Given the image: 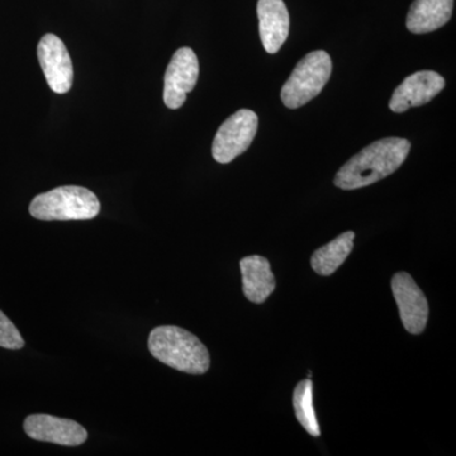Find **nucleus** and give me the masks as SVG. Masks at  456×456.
I'll return each instance as SVG.
<instances>
[{"mask_svg":"<svg viewBox=\"0 0 456 456\" xmlns=\"http://www.w3.org/2000/svg\"><path fill=\"white\" fill-rule=\"evenodd\" d=\"M411 142L387 137L364 147L336 174L334 184L344 191L368 187L397 171L410 154Z\"/></svg>","mask_w":456,"mask_h":456,"instance_id":"obj_1","label":"nucleus"},{"mask_svg":"<svg viewBox=\"0 0 456 456\" xmlns=\"http://www.w3.org/2000/svg\"><path fill=\"white\" fill-rule=\"evenodd\" d=\"M147 346L156 360L183 373L204 374L211 365L202 341L180 327H156L150 332Z\"/></svg>","mask_w":456,"mask_h":456,"instance_id":"obj_2","label":"nucleus"},{"mask_svg":"<svg viewBox=\"0 0 456 456\" xmlns=\"http://www.w3.org/2000/svg\"><path fill=\"white\" fill-rule=\"evenodd\" d=\"M101 211L97 196L83 187H60L32 200L29 213L41 221L92 220Z\"/></svg>","mask_w":456,"mask_h":456,"instance_id":"obj_3","label":"nucleus"},{"mask_svg":"<svg viewBox=\"0 0 456 456\" xmlns=\"http://www.w3.org/2000/svg\"><path fill=\"white\" fill-rule=\"evenodd\" d=\"M332 60L326 51H312L294 68L281 88L285 107L297 110L317 97L331 77Z\"/></svg>","mask_w":456,"mask_h":456,"instance_id":"obj_4","label":"nucleus"},{"mask_svg":"<svg viewBox=\"0 0 456 456\" xmlns=\"http://www.w3.org/2000/svg\"><path fill=\"white\" fill-rule=\"evenodd\" d=\"M259 127L257 114L240 110L222 123L213 140L212 155L220 164H228L251 146Z\"/></svg>","mask_w":456,"mask_h":456,"instance_id":"obj_5","label":"nucleus"},{"mask_svg":"<svg viewBox=\"0 0 456 456\" xmlns=\"http://www.w3.org/2000/svg\"><path fill=\"white\" fill-rule=\"evenodd\" d=\"M200 64L194 51L182 47L171 57L164 79V102L170 110H178L187 101V94L196 88Z\"/></svg>","mask_w":456,"mask_h":456,"instance_id":"obj_6","label":"nucleus"},{"mask_svg":"<svg viewBox=\"0 0 456 456\" xmlns=\"http://www.w3.org/2000/svg\"><path fill=\"white\" fill-rule=\"evenodd\" d=\"M392 292L404 329L412 335L422 334L428 326L430 310L421 288L408 273L401 272L392 278Z\"/></svg>","mask_w":456,"mask_h":456,"instance_id":"obj_7","label":"nucleus"},{"mask_svg":"<svg viewBox=\"0 0 456 456\" xmlns=\"http://www.w3.org/2000/svg\"><path fill=\"white\" fill-rule=\"evenodd\" d=\"M38 61L47 84L56 94H65L71 89L74 69L64 42L49 33L41 38L37 47Z\"/></svg>","mask_w":456,"mask_h":456,"instance_id":"obj_8","label":"nucleus"},{"mask_svg":"<svg viewBox=\"0 0 456 456\" xmlns=\"http://www.w3.org/2000/svg\"><path fill=\"white\" fill-rule=\"evenodd\" d=\"M445 88V79L435 71H419L407 77L393 93L389 108L395 113H404L412 107H421Z\"/></svg>","mask_w":456,"mask_h":456,"instance_id":"obj_9","label":"nucleus"},{"mask_svg":"<svg viewBox=\"0 0 456 456\" xmlns=\"http://www.w3.org/2000/svg\"><path fill=\"white\" fill-rule=\"evenodd\" d=\"M25 431L33 440L62 446H79L88 439V431L82 425L50 415L27 417Z\"/></svg>","mask_w":456,"mask_h":456,"instance_id":"obj_10","label":"nucleus"},{"mask_svg":"<svg viewBox=\"0 0 456 456\" xmlns=\"http://www.w3.org/2000/svg\"><path fill=\"white\" fill-rule=\"evenodd\" d=\"M260 38L268 53H277L289 35L290 20L283 0L257 2Z\"/></svg>","mask_w":456,"mask_h":456,"instance_id":"obj_11","label":"nucleus"},{"mask_svg":"<svg viewBox=\"0 0 456 456\" xmlns=\"http://www.w3.org/2000/svg\"><path fill=\"white\" fill-rule=\"evenodd\" d=\"M240 268L246 298L257 305L265 302L277 285L269 260L259 255H253L240 261Z\"/></svg>","mask_w":456,"mask_h":456,"instance_id":"obj_12","label":"nucleus"},{"mask_svg":"<svg viewBox=\"0 0 456 456\" xmlns=\"http://www.w3.org/2000/svg\"><path fill=\"white\" fill-rule=\"evenodd\" d=\"M454 0H415L407 16V28L415 35L436 31L452 16Z\"/></svg>","mask_w":456,"mask_h":456,"instance_id":"obj_13","label":"nucleus"},{"mask_svg":"<svg viewBox=\"0 0 456 456\" xmlns=\"http://www.w3.org/2000/svg\"><path fill=\"white\" fill-rule=\"evenodd\" d=\"M354 239H355V233L353 231H347L336 237L330 244L317 248L312 255V269L322 277L334 274L353 251Z\"/></svg>","mask_w":456,"mask_h":456,"instance_id":"obj_14","label":"nucleus"},{"mask_svg":"<svg viewBox=\"0 0 456 456\" xmlns=\"http://www.w3.org/2000/svg\"><path fill=\"white\" fill-rule=\"evenodd\" d=\"M293 407L297 419L305 430L312 436H320V426L314 408V383L311 379L302 380L297 384L293 393Z\"/></svg>","mask_w":456,"mask_h":456,"instance_id":"obj_15","label":"nucleus"},{"mask_svg":"<svg viewBox=\"0 0 456 456\" xmlns=\"http://www.w3.org/2000/svg\"><path fill=\"white\" fill-rule=\"evenodd\" d=\"M25 346V340L16 325L0 311V347L9 350H20Z\"/></svg>","mask_w":456,"mask_h":456,"instance_id":"obj_16","label":"nucleus"}]
</instances>
